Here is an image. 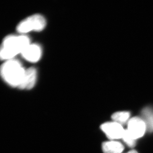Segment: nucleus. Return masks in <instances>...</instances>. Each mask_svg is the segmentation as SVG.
<instances>
[{
  "instance_id": "8",
  "label": "nucleus",
  "mask_w": 153,
  "mask_h": 153,
  "mask_svg": "<svg viewBox=\"0 0 153 153\" xmlns=\"http://www.w3.org/2000/svg\"><path fill=\"white\" fill-rule=\"evenodd\" d=\"M102 149L104 153H122L124 146L120 142L112 140L103 143Z\"/></svg>"
},
{
  "instance_id": "10",
  "label": "nucleus",
  "mask_w": 153,
  "mask_h": 153,
  "mask_svg": "<svg viewBox=\"0 0 153 153\" xmlns=\"http://www.w3.org/2000/svg\"><path fill=\"white\" fill-rule=\"evenodd\" d=\"M123 140L127 146L130 147H133L136 145V140L131 135L128 130L125 129L122 136Z\"/></svg>"
},
{
  "instance_id": "3",
  "label": "nucleus",
  "mask_w": 153,
  "mask_h": 153,
  "mask_svg": "<svg viewBox=\"0 0 153 153\" xmlns=\"http://www.w3.org/2000/svg\"><path fill=\"white\" fill-rule=\"evenodd\" d=\"M46 22L41 15L36 14L26 18L19 23L16 27L18 32L25 33L32 31H40L45 28Z\"/></svg>"
},
{
  "instance_id": "2",
  "label": "nucleus",
  "mask_w": 153,
  "mask_h": 153,
  "mask_svg": "<svg viewBox=\"0 0 153 153\" xmlns=\"http://www.w3.org/2000/svg\"><path fill=\"white\" fill-rule=\"evenodd\" d=\"M26 69L19 61H7L0 67V75L6 83L12 87L19 88L25 75Z\"/></svg>"
},
{
  "instance_id": "5",
  "label": "nucleus",
  "mask_w": 153,
  "mask_h": 153,
  "mask_svg": "<svg viewBox=\"0 0 153 153\" xmlns=\"http://www.w3.org/2000/svg\"><path fill=\"white\" fill-rule=\"evenodd\" d=\"M101 129L108 138L111 140L122 138L125 130L122 124L115 121L105 123L102 124Z\"/></svg>"
},
{
  "instance_id": "4",
  "label": "nucleus",
  "mask_w": 153,
  "mask_h": 153,
  "mask_svg": "<svg viewBox=\"0 0 153 153\" xmlns=\"http://www.w3.org/2000/svg\"><path fill=\"white\" fill-rule=\"evenodd\" d=\"M146 128V122L143 119L134 117L129 120L127 130L135 140L140 138L144 135Z\"/></svg>"
},
{
  "instance_id": "7",
  "label": "nucleus",
  "mask_w": 153,
  "mask_h": 153,
  "mask_svg": "<svg viewBox=\"0 0 153 153\" xmlns=\"http://www.w3.org/2000/svg\"><path fill=\"white\" fill-rule=\"evenodd\" d=\"M37 71L35 68H31L26 69L21 84L19 88L20 89H31L36 83Z\"/></svg>"
},
{
  "instance_id": "11",
  "label": "nucleus",
  "mask_w": 153,
  "mask_h": 153,
  "mask_svg": "<svg viewBox=\"0 0 153 153\" xmlns=\"http://www.w3.org/2000/svg\"><path fill=\"white\" fill-rule=\"evenodd\" d=\"M127 153H138L135 150H131L129 151V152H127Z\"/></svg>"
},
{
  "instance_id": "6",
  "label": "nucleus",
  "mask_w": 153,
  "mask_h": 153,
  "mask_svg": "<svg viewBox=\"0 0 153 153\" xmlns=\"http://www.w3.org/2000/svg\"><path fill=\"white\" fill-rule=\"evenodd\" d=\"M21 54L25 59L30 62H35L40 59L42 50L38 44H30L22 52Z\"/></svg>"
},
{
  "instance_id": "9",
  "label": "nucleus",
  "mask_w": 153,
  "mask_h": 153,
  "mask_svg": "<svg viewBox=\"0 0 153 153\" xmlns=\"http://www.w3.org/2000/svg\"><path fill=\"white\" fill-rule=\"evenodd\" d=\"M130 116V113L128 111H119L112 114V119L116 123L122 124L128 120Z\"/></svg>"
},
{
  "instance_id": "1",
  "label": "nucleus",
  "mask_w": 153,
  "mask_h": 153,
  "mask_svg": "<svg viewBox=\"0 0 153 153\" xmlns=\"http://www.w3.org/2000/svg\"><path fill=\"white\" fill-rule=\"evenodd\" d=\"M30 39L25 35H9L6 37L0 47V59L10 60L30 45Z\"/></svg>"
}]
</instances>
